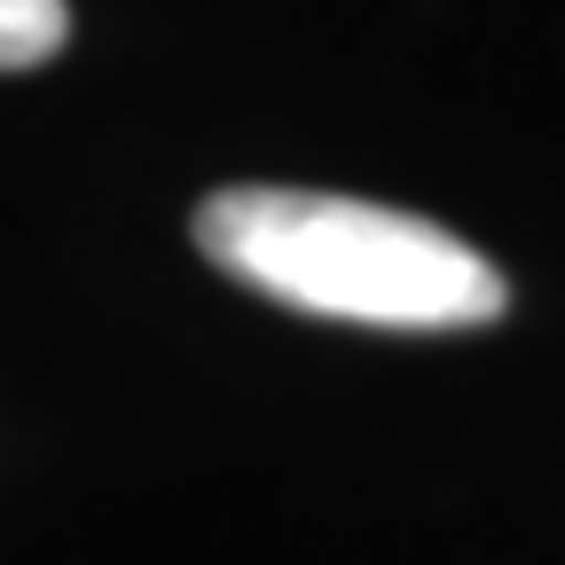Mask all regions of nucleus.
<instances>
[{
    "label": "nucleus",
    "instance_id": "1",
    "mask_svg": "<svg viewBox=\"0 0 565 565\" xmlns=\"http://www.w3.org/2000/svg\"><path fill=\"white\" fill-rule=\"evenodd\" d=\"M196 252L244 291L322 322L370 330H479L511 307L456 228L322 189H221L196 204Z\"/></svg>",
    "mask_w": 565,
    "mask_h": 565
},
{
    "label": "nucleus",
    "instance_id": "2",
    "mask_svg": "<svg viewBox=\"0 0 565 565\" xmlns=\"http://www.w3.org/2000/svg\"><path fill=\"white\" fill-rule=\"evenodd\" d=\"M71 9L63 0H0V71H32L63 47Z\"/></svg>",
    "mask_w": 565,
    "mask_h": 565
}]
</instances>
